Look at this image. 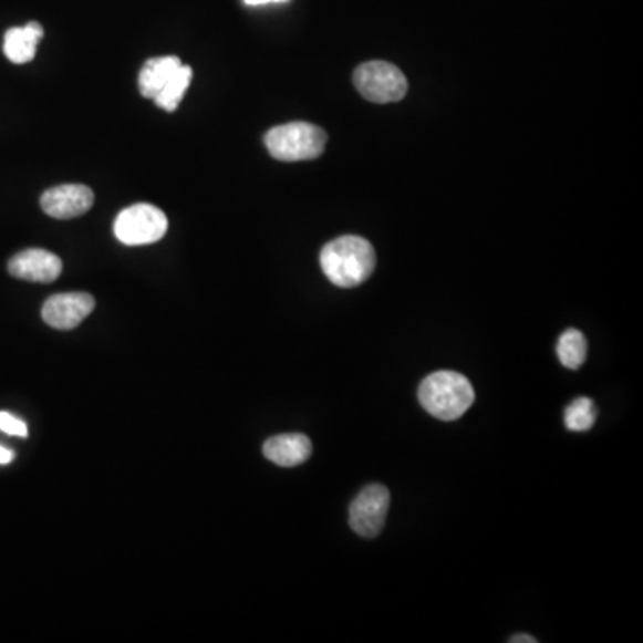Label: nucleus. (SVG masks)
Masks as SVG:
<instances>
[{"instance_id":"f257e3e1","label":"nucleus","mask_w":643,"mask_h":643,"mask_svg":"<svg viewBox=\"0 0 643 643\" xmlns=\"http://www.w3.org/2000/svg\"><path fill=\"white\" fill-rule=\"evenodd\" d=\"M320 267L336 287H360L374 272V247L371 241L354 235L336 238L320 252Z\"/></svg>"},{"instance_id":"f03ea898","label":"nucleus","mask_w":643,"mask_h":643,"mask_svg":"<svg viewBox=\"0 0 643 643\" xmlns=\"http://www.w3.org/2000/svg\"><path fill=\"white\" fill-rule=\"evenodd\" d=\"M418 401L429 415L438 421L453 422L461 418L476 401L473 384L453 371L427 375L418 388Z\"/></svg>"},{"instance_id":"7ed1b4c3","label":"nucleus","mask_w":643,"mask_h":643,"mask_svg":"<svg viewBox=\"0 0 643 643\" xmlns=\"http://www.w3.org/2000/svg\"><path fill=\"white\" fill-rule=\"evenodd\" d=\"M328 135L319 125L290 122L278 125L265 135V145L272 158L279 162H310L322 156Z\"/></svg>"},{"instance_id":"20e7f679","label":"nucleus","mask_w":643,"mask_h":643,"mask_svg":"<svg viewBox=\"0 0 643 643\" xmlns=\"http://www.w3.org/2000/svg\"><path fill=\"white\" fill-rule=\"evenodd\" d=\"M168 231V218L153 204H135L118 214L115 237L124 246H151L162 240Z\"/></svg>"},{"instance_id":"39448f33","label":"nucleus","mask_w":643,"mask_h":643,"mask_svg":"<svg viewBox=\"0 0 643 643\" xmlns=\"http://www.w3.org/2000/svg\"><path fill=\"white\" fill-rule=\"evenodd\" d=\"M352 81L357 92L375 104L403 101L407 93L406 75L388 61L363 63L354 70Z\"/></svg>"},{"instance_id":"423d86ee","label":"nucleus","mask_w":643,"mask_h":643,"mask_svg":"<svg viewBox=\"0 0 643 643\" xmlns=\"http://www.w3.org/2000/svg\"><path fill=\"white\" fill-rule=\"evenodd\" d=\"M390 508V491L386 486L371 485L363 488L349 508L352 531L363 538H374L383 531Z\"/></svg>"},{"instance_id":"0eeeda50","label":"nucleus","mask_w":643,"mask_h":643,"mask_svg":"<svg viewBox=\"0 0 643 643\" xmlns=\"http://www.w3.org/2000/svg\"><path fill=\"white\" fill-rule=\"evenodd\" d=\"M95 310V299L90 293L69 292L49 297L42 308L46 325L70 331L81 325L86 317Z\"/></svg>"},{"instance_id":"6e6552de","label":"nucleus","mask_w":643,"mask_h":643,"mask_svg":"<svg viewBox=\"0 0 643 643\" xmlns=\"http://www.w3.org/2000/svg\"><path fill=\"white\" fill-rule=\"evenodd\" d=\"M95 195L84 185H61L46 190L40 199L43 214L58 220H69L89 214Z\"/></svg>"},{"instance_id":"1a4fd4ad","label":"nucleus","mask_w":643,"mask_h":643,"mask_svg":"<svg viewBox=\"0 0 643 643\" xmlns=\"http://www.w3.org/2000/svg\"><path fill=\"white\" fill-rule=\"evenodd\" d=\"M8 272L22 281L54 282L63 272V261L51 250L25 249L11 258Z\"/></svg>"},{"instance_id":"9d476101","label":"nucleus","mask_w":643,"mask_h":643,"mask_svg":"<svg viewBox=\"0 0 643 643\" xmlns=\"http://www.w3.org/2000/svg\"><path fill=\"white\" fill-rule=\"evenodd\" d=\"M310 438L301 433H290V435L272 436L265 442V458L276 463L279 467H297L308 461L311 456Z\"/></svg>"},{"instance_id":"9b49d317","label":"nucleus","mask_w":643,"mask_h":643,"mask_svg":"<svg viewBox=\"0 0 643 643\" xmlns=\"http://www.w3.org/2000/svg\"><path fill=\"white\" fill-rule=\"evenodd\" d=\"M42 23L29 22L23 28H11L4 34V54L14 65H23L37 56L38 43L42 40Z\"/></svg>"},{"instance_id":"f8f14e48","label":"nucleus","mask_w":643,"mask_h":643,"mask_svg":"<svg viewBox=\"0 0 643 643\" xmlns=\"http://www.w3.org/2000/svg\"><path fill=\"white\" fill-rule=\"evenodd\" d=\"M182 65V60L176 56L153 58L145 61L144 69L138 75L139 93L154 101Z\"/></svg>"},{"instance_id":"ddd939ff","label":"nucleus","mask_w":643,"mask_h":643,"mask_svg":"<svg viewBox=\"0 0 643 643\" xmlns=\"http://www.w3.org/2000/svg\"><path fill=\"white\" fill-rule=\"evenodd\" d=\"M191 77H194L191 66H179L176 70V74L172 75L170 81L163 86L158 97L154 98L156 106L168 113L176 112L179 104H182L183 97H185L186 90L190 86Z\"/></svg>"},{"instance_id":"4468645a","label":"nucleus","mask_w":643,"mask_h":643,"mask_svg":"<svg viewBox=\"0 0 643 643\" xmlns=\"http://www.w3.org/2000/svg\"><path fill=\"white\" fill-rule=\"evenodd\" d=\"M588 343L584 334L578 329H569L558 340V357L560 363L570 371H578L587 360Z\"/></svg>"},{"instance_id":"2eb2a0df","label":"nucleus","mask_w":643,"mask_h":643,"mask_svg":"<svg viewBox=\"0 0 643 643\" xmlns=\"http://www.w3.org/2000/svg\"><path fill=\"white\" fill-rule=\"evenodd\" d=\"M595 417H598V412H595L592 398L578 397L564 409V426L569 431L583 433V431L592 429Z\"/></svg>"},{"instance_id":"dca6fc26","label":"nucleus","mask_w":643,"mask_h":643,"mask_svg":"<svg viewBox=\"0 0 643 643\" xmlns=\"http://www.w3.org/2000/svg\"><path fill=\"white\" fill-rule=\"evenodd\" d=\"M0 431L19 438H28L29 435L28 424L8 412H0Z\"/></svg>"},{"instance_id":"f3484780","label":"nucleus","mask_w":643,"mask_h":643,"mask_svg":"<svg viewBox=\"0 0 643 643\" xmlns=\"http://www.w3.org/2000/svg\"><path fill=\"white\" fill-rule=\"evenodd\" d=\"M14 459V453L8 447H2L0 445V465H10L11 461Z\"/></svg>"},{"instance_id":"a211bd4d","label":"nucleus","mask_w":643,"mask_h":643,"mask_svg":"<svg viewBox=\"0 0 643 643\" xmlns=\"http://www.w3.org/2000/svg\"><path fill=\"white\" fill-rule=\"evenodd\" d=\"M511 643H537V639H532L529 634H517L514 639L509 640Z\"/></svg>"},{"instance_id":"6ab92c4d","label":"nucleus","mask_w":643,"mask_h":643,"mask_svg":"<svg viewBox=\"0 0 643 643\" xmlns=\"http://www.w3.org/2000/svg\"><path fill=\"white\" fill-rule=\"evenodd\" d=\"M247 6H263L270 2H288V0H243Z\"/></svg>"}]
</instances>
